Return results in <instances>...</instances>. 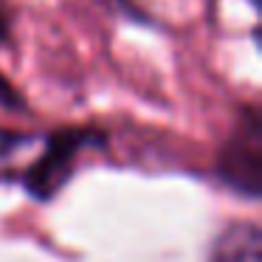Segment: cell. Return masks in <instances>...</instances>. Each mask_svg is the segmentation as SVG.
I'll list each match as a JSON object with an SVG mask.
<instances>
[{
  "label": "cell",
  "mask_w": 262,
  "mask_h": 262,
  "mask_svg": "<svg viewBox=\"0 0 262 262\" xmlns=\"http://www.w3.org/2000/svg\"><path fill=\"white\" fill-rule=\"evenodd\" d=\"M6 34V23H3V20H0V37Z\"/></svg>",
  "instance_id": "5"
},
{
  "label": "cell",
  "mask_w": 262,
  "mask_h": 262,
  "mask_svg": "<svg viewBox=\"0 0 262 262\" xmlns=\"http://www.w3.org/2000/svg\"><path fill=\"white\" fill-rule=\"evenodd\" d=\"M0 102L3 104H9V107H14V104H20V99H17V91H14L12 85H9L3 76H0Z\"/></svg>",
  "instance_id": "4"
},
{
  "label": "cell",
  "mask_w": 262,
  "mask_h": 262,
  "mask_svg": "<svg viewBox=\"0 0 262 262\" xmlns=\"http://www.w3.org/2000/svg\"><path fill=\"white\" fill-rule=\"evenodd\" d=\"M85 144V136L82 133H62V136H57L51 144H48L46 155L40 158V164H34V169H31L29 175V186L31 192L37 194H48L54 192V189L62 183L65 172H68L71 161H74L76 149Z\"/></svg>",
  "instance_id": "2"
},
{
  "label": "cell",
  "mask_w": 262,
  "mask_h": 262,
  "mask_svg": "<svg viewBox=\"0 0 262 262\" xmlns=\"http://www.w3.org/2000/svg\"><path fill=\"white\" fill-rule=\"evenodd\" d=\"M220 175L239 192L256 198L262 186V119L256 107H248L234 136L223 147Z\"/></svg>",
  "instance_id": "1"
},
{
  "label": "cell",
  "mask_w": 262,
  "mask_h": 262,
  "mask_svg": "<svg viewBox=\"0 0 262 262\" xmlns=\"http://www.w3.org/2000/svg\"><path fill=\"white\" fill-rule=\"evenodd\" d=\"M211 262H262V234L256 223H234L217 237Z\"/></svg>",
  "instance_id": "3"
}]
</instances>
